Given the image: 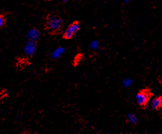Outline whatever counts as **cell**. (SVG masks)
<instances>
[{"instance_id": "8fae6325", "label": "cell", "mask_w": 162, "mask_h": 134, "mask_svg": "<svg viewBox=\"0 0 162 134\" xmlns=\"http://www.w3.org/2000/svg\"><path fill=\"white\" fill-rule=\"evenodd\" d=\"M132 81L131 79H130V78H126V79L123 80V84L124 87H125L127 88L128 87L130 86V85L132 84Z\"/></svg>"}, {"instance_id": "30bf717a", "label": "cell", "mask_w": 162, "mask_h": 134, "mask_svg": "<svg viewBox=\"0 0 162 134\" xmlns=\"http://www.w3.org/2000/svg\"><path fill=\"white\" fill-rule=\"evenodd\" d=\"M6 22L7 20L5 17V15H4L3 13H1V15H0V27H1V28H3L5 26Z\"/></svg>"}, {"instance_id": "52a82bcc", "label": "cell", "mask_w": 162, "mask_h": 134, "mask_svg": "<svg viewBox=\"0 0 162 134\" xmlns=\"http://www.w3.org/2000/svg\"><path fill=\"white\" fill-rule=\"evenodd\" d=\"M150 108L152 110H156L162 106V97H158L153 99L150 103Z\"/></svg>"}, {"instance_id": "7c38bea8", "label": "cell", "mask_w": 162, "mask_h": 134, "mask_svg": "<svg viewBox=\"0 0 162 134\" xmlns=\"http://www.w3.org/2000/svg\"><path fill=\"white\" fill-rule=\"evenodd\" d=\"M130 0H123V1H124V3H128V2H129Z\"/></svg>"}, {"instance_id": "ba28073f", "label": "cell", "mask_w": 162, "mask_h": 134, "mask_svg": "<svg viewBox=\"0 0 162 134\" xmlns=\"http://www.w3.org/2000/svg\"><path fill=\"white\" fill-rule=\"evenodd\" d=\"M126 120L130 124L135 125L138 122V118L136 116V115L132 113H128L126 116Z\"/></svg>"}, {"instance_id": "7a4b0ae2", "label": "cell", "mask_w": 162, "mask_h": 134, "mask_svg": "<svg viewBox=\"0 0 162 134\" xmlns=\"http://www.w3.org/2000/svg\"><path fill=\"white\" fill-rule=\"evenodd\" d=\"M80 28H81V25H80L79 22L74 21L66 28L65 32L63 33V38L65 40L72 39L80 30Z\"/></svg>"}, {"instance_id": "5bb4252c", "label": "cell", "mask_w": 162, "mask_h": 134, "mask_svg": "<svg viewBox=\"0 0 162 134\" xmlns=\"http://www.w3.org/2000/svg\"><path fill=\"white\" fill-rule=\"evenodd\" d=\"M161 114H162V106L161 107Z\"/></svg>"}, {"instance_id": "9a60e30c", "label": "cell", "mask_w": 162, "mask_h": 134, "mask_svg": "<svg viewBox=\"0 0 162 134\" xmlns=\"http://www.w3.org/2000/svg\"><path fill=\"white\" fill-rule=\"evenodd\" d=\"M161 81H162V79H161Z\"/></svg>"}, {"instance_id": "8992f818", "label": "cell", "mask_w": 162, "mask_h": 134, "mask_svg": "<svg viewBox=\"0 0 162 134\" xmlns=\"http://www.w3.org/2000/svg\"><path fill=\"white\" fill-rule=\"evenodd\" d=\"M65 48H63L62 46H59L58 48H57L54 51L50 53V57L52 60H57L59 59L61 56V55L65 52Z\"/></svg>"}, {"instance_id": "277c9868", "label": "cell", "mask_w": 162, "mask_h": 134, "mask_svg": "<svg viewBox=\"0 0 162 134\" xmlns=\"http://www.w3.org/2000/svg\"><path fill=\"white\" fill-rule=\"evenodd\" d=\"M36 42L28 41L24 47V53L27 56H33L36 52Z\"/></svg>"}, {"instance_id": "5b68a950", "label": "cell", "mask_w": 162, "mask_h": 134, "mask_svg": "<svg viewBox=\"0 0 162 134\" xmlns=\"http://www.w3.org/2000/svg\"><path fill=\"white\" fill-rule=\"evenodd\" d=\"M40 37V32L38 29L36 28H32L29 30L26 34V38L28 41L37 42Z\"/></svg>"}, {"instance_id": "6da1fadb", "label": "cell", "mask_w": 162, "mask_h": 134, "mask_svg": "<svg viewBox=\"0 0 162 134\" xmlns=\"http://www.w3.org/2000/svg\"><path fill=\"white\" fill-rule=\"evenodd\" d=\"M63 21L58 14H49L46 19L45 28L51 35H57L63 28Z\"/></svg>"}, {"instance_id": "9c48e42d", "label": "cell", "mask_w": 162, "mask_h": 134, "mask_svg": "<svg viewBox=\"0 0 162 134\" xmlns=\"http://www.w3.org/2000/svg\"><path fill=\"white\" fill-rule=\"evenodd\" d=\"M89 48L92 50H98L100 49V46H99V43L97 41H93L90 42Z\"/></svg>"}, {"instance_id": "4fadbf2b", "label": "cell", "mask_w": 162, "mask_h": 134, "mask_svg": "<svg viewBox=\"0 0 162 134\" xmlns=\"http://www.w3.org/2000/svg\"><path fill=\"white\" fill-rule=\"evenodd\" d=\"M68 1H69V0H63V2H64V3H66V2H67Z\"/></svg>"}, {"instance_id": "3957f363", "label": "cell", "mask_w": 162, "mask_h": 134, "mask_svg": "<svg viewBox=\"0 0 162 134\" xmlns=\"http://www.w3.org/2000/svg\"><path fill=\"white\" fill-rule=\"evenodd\" d=\"M150 97V93L148 90L140 91L136 96L137 104L140 106H145L149 101Z\"/></svg>"}]
</instances>
